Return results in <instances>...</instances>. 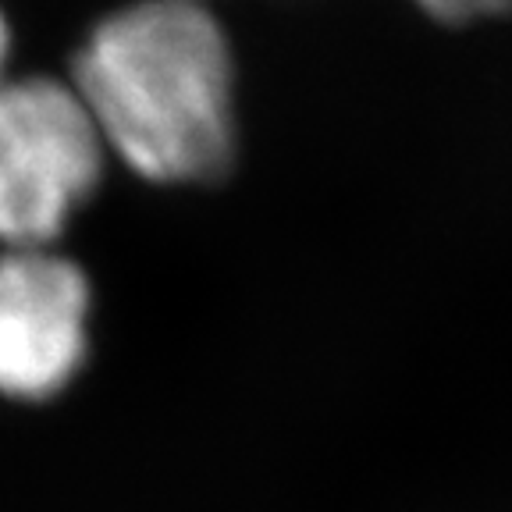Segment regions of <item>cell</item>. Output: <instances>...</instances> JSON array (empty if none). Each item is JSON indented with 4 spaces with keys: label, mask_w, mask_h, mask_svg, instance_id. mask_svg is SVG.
<instances>
[{
    "label": "cell",
    "mask_w": 512,
    "mask_h": 512,
    "mask_svg": "<svg viewBox=\"0 0 512 512\" xmlns=\"http://www.w3.org/2000/svg\"><path fill=\"white\" fill-rule=\"evenodd\" d=\"M89 345V281L40 249L0 256V395L50 399Z\"/></svg>",
    "instance_id": "3957f363"
},
{
    "label": "cell",
    "mask_w": 512,
    "mask_h": 512,
    "mask_svg": "<svg viewBox=\"0 0 512 512\" xmlns=\"http://www.w3.org/2000/svg\"><path fill=\"white\" fill-rule=\"evenodd\" d=\"M104 150L72 82H0V239L18 249L54 239L93 196Z\"/></svg>",
    "instance_id": "7a4b0ae2"
},
{
    "label": "cell",
    "mask_w": 512,
    "mask_h": 512,
    "mask_svg": "<svg viewBox=\"0 0 512 512\" xmlns=\"http://www.w3.org/2000/svg\"><path fill=\"white\" fill-rule=\"evenodd\" d=\"M427 15H434L438 22H477V18H495V15H509L512 0H416Z\"/></svg>",
    "instance_id": "277c9868"
},
{
    "label": "cell",
    "mask_w": 512,
    "mask_h": 512,
    "mask_svg": "<svg viewBox=\"0 0 512 512\" xmlns=\"http://www.w3.org/2000/svg\"><path fill=\"white\" fill-rule=\"evenodd\" d=\"M72 86L128 168L164 185L221 178L235 153V64L200 0H132L86 32Z\"/></svg>",
    "instance_id": "6da1fadb"
},
{
    "label": "cell",
    "mask_w": 512,
    "mask_h": 512,
    "mask_svg": "<svg viewBox=\"0 0 512 512\" xmlns=\"http://www.w3.org/2000/svg\"><path fill=\"white\" fill-rule=\"evenodd\" d=\"M8 50H11V25L4 18V8H0V82H4V64H8Z\"/></svg>",
    "instance_id": "5b68a950"
}]
</instances>
